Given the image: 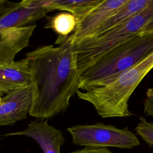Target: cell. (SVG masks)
Returning a JSON list of instances; mask_svg holds the SVG:
<instances>
[{"instance_id":"cell-1","label":"cell","mask_w":153,"mask_h":153,"mask_svg":"<svg viewBox=\"0 0 153 153\" xmlns=\"http://www.w3.org/2000/svg\"><path fill=\"white\" fill-rule=\"evenodd\" d=\"M54 45L39 47L26 54L32 94L29 115L47 120L66 111L79 89V74L72 33L59 36Z\"/></svg>"},{"instance_id":"cell-2","label":"cell","mask_w":153,"mask_h":153,"mask_svg":"<svg viewBox=\"0 0 153 153\" xmlns=\"http://www.w3.org/2000/svg\"><path fill=\"white\" fill-rule=\"evenodd\" d=\"M152 68L153 52L107 85L85 91L78 90L76 94L79 99L90 103L102 118L131 116L130 97Z\"/></svg>"},{"instance_id":"cell-3","label":"cell","mask_w":153,"mask_h":153,"mask_svg":"<svg viewBox=\"0 0 153 153\" xmlns=\"http://www.w3.org/2000/svg\"><path fill=\"white\" fill-rule=\"evenodd\" d=\"M153 52V33L138 34L114 48L79 74V89L105 86Z\"/></svg>"},{"instance_id":"cell-4","label":"cell","mask_w":153,"mask_h":153,"mask_svg":"<svg viewBox=\"0 0 153 153\" xmlns=\"http://www.w3.org/2000/svg\"><path fill=\"white\" fill-rule=\"evenodd\" d=\"M153 17V1L144 10L125 23L99 35L74 43L76 66L80 74L105 54L127 40L140 34Z\"/></svg>"},{"instance_id":"cell-5","label":"cell","mask_w":153,"mask_h":153,"mask_svg":"<svg viewBox=\"0 0 153 153\" xmlns=\"http://www.w3.org/2000/svg\"><path fill=\"white\" fill-rule=\"evenodd\" d=\"M67 130L73 143L85 147L131 149L140 145L139 139L128 127L118 128L111 124L97 123L74 126Z\"/></svg>"},{"instance_id":"cell-6","label":"cell","mask_w":153,"mask_h":153,"mask_svg":"<svg viewBox=\"0 0 153 153\" xmlns=\"http://www.w3.org/2000/svg\"><path fill=\"white\" fill-rule=\"evenodd\" d=\"M32 103L30 84L9 91L0 99V126H11L27 118Z\"/></svg>"},{"instance_id":"cell-7","label":"cell","mask_w":153,"mask_h":153,"mask_svg":"<svg viewBox=\"0 0 153 153\" xmlns=\"http://www.w3.org/2000/svg\"><path fill=\"white\" fill-rule=\"evenodd\" d=\"M5 135L30 137L39 145L44 153H60V148L65 142L62 131L48 124L47 120L30 121L23 130Z\"/></svg>"},{"instance_id":"cell-8","label":"cell","mask_w":153,"mask_h":153,"mask_svg":"<svg viewBox=\"0 0 153 153\" xmlns=\"http://www.w3.org/2000/svg\"><path fill=\"white\" fill-rule=\"evenodd\" d=\"M128 0H102L76 26L72 33L76 42L93 36L104 22Z\"/></svg>"},{"instance_id":"cell-9","label":"cell","mask_w":153,"mask_h":153,"mask_svg":"<svg viewBox=\"0 0 153 153\" xmlns=\"http://www.w3.org/2000/svg\"><path fill=\"white\" fill-rule=\"evenodd\" d=\"M36 25L12 27L0 30V67L10 65L17 53L29 46V42Z\"/></svg>"},{"instance_id":"cell-10","label":"cell","mask_w":153,"mask_h":153,"mask_svg":"<svg viewBox=\"0 0 153 153\" xmlns=\"http://www.w3.org/2000/svg\"><path fill=\"white\" fill-rule=\"evenodd\" d=\"M22 2L20 8L0 16V30L7 27L31 25L51 11L42 7V0H25Z\"/></svg>"},{"instance_id":"cell-11","label":"cell","mask_w":153,"mask_h":153,"mask_svg":"<svg viewBox=\"0 0 153 153\" xmlns=\"http://www.w3.org/2000/svg\"><path fill=\"white\" fill-rule=\"evenodd\" d=\"M30 84L28 59L25 57L10 65L0 67V95Z\"/></svg>"},{"instance_id":"cell-12","label":"cell","mask_w":153,"mask_h":153,"mask_svg":"<svg viewBox=\"0 0 153 153\" xmlns=\"http://www.w3.org/2000/svg\"><path fill=\"white\" fill-rule=\"evenodd\" d=\"M152 1L153 0H128L126 4L116 10L104 22L92 36L99 35L125 23L147 8L151 4Z\"/></svg>"},{"instance_id":"cell-13","label":"cell","mask_w":153,"mask_h":153,"mask_svg":"<svg viewBox=\"0 0 153 153\" xmlns=\"http://www.w3.org/2000/svg\"><path fill=\"white\" fill-rule=\"evenodd\" d=\"M102 0H42V7L50 11L63 10L73 14L77 24Z\"/></svg>"},{"instance_id":"cell-14","label":"cell","mask_w":153,"mask_h":153,"mask_svg":"<svg viewBox=\"0 0 153 153\" xmlns=\"http://www.w3.org/2000/svg\"><path fill=\"white\" fill-rule=\"evenodd\" d=\"M76 25V19L73 14L63 12L50 17L44 27L51 29L59 36H67L74 32Z\"/></svg>"},{"instance_id":"cell-15","label":"cell","mask_w":153,"mask_h":153,"mask_svg":"<svg viewBox=\"0 0 153 153\" xmlns=\"http://www.w3.org/2000/svg\"><path fill=\"white\" fill-rule=\"evenodd\" d=\"M135 130L141 138L149 146H153V123L148 122L144 117H139Z\"/></svg>"},{"instance_id":"cell-16","label":"cell","mask_w":153,"mask_h":153,"mask_svg":"<svg viewBox=\"0 0 153 153\" xmlns=\"http://www.w3.org/2000/svg\"><path fill=\"white\" fill-rule=\"evenodd\" d=\"M22 7V1L16 2L5 0H0V16L13 11Z\"/></svg>"},{"instance_id":"cell-17","label":"cell","mask_w":153,"mask_h":153,"mask_svg":"<svg viewBox=\"0 0 153 153\" xmlns=\"http://www.w3.org/2000/svg\"><path fill=\"white\" fill-rule=\"evenodd\" d=\"M143 112L146 115L153 116V85L146 91L143 101Z\"/></svg>"},{"instance_id":"cell-18","label":"cell","mask_w":153,"mask_h":153,"mask_svg":"<svg viewBox=\"0 0 153 153\" xmlns=\"http://www.w3.org/2000/svg\"><path fill=\"white\" fill-rule=\"evenodd\" d=\"M70 153H114L107 148L84 147L83 149L76 150Z\"/></svg>"},{"instance_id":"cell-19","label":"cell","mask_w":153,"mask_h":153,"mask_svg":"<svg viewBox=\"0 0 153 153\" xmlns=\"http://www.w3.org/2000/svg\"><path fill=\"white\" fill-rule=\"evenodd\" d=\"M153 33V17L146 23L140 32V34H149Z\"/></svg>"},{"instance_id":"cell-20","label":"cell","mask_w":153,"mask_h":153,"mask_svg":"<svg viewBox=\"0 0 153 153\" xmlns=\"http://www.w3.org/2000/svg\"><path fill=\"white\" fill-rule=\"evenodd\" d=\"M1 97H2V96H1V95H0V99H1Z\"/></svg>"}]
</instances>
